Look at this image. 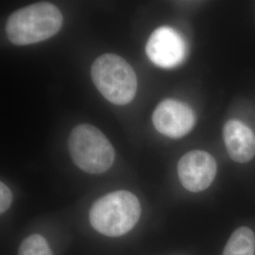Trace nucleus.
<instances>
[{"mask_svg": "<svg viewBox=\"0 0 255 255\" xmlns=\"http://www.w3.org/2000/svg\"><path fill=\"white\" fill-rule=\"evenodd\" d=\"M63 20L61 10L53 4L35 3L14 11L9 16L6 33L13 45H32L57 34Z\"/></svg>", "mask_w": 255, "mask_h": 255, "instance_id": "nucleus-1", "label": "nucleus"}, {"mask_svg": "<svg viewBox=\"0 0 255 255\" xmlns=\"http://www.w3.org/2000/svg\"><path fill=\"white\" fill-rule=\"evenodd\" d=\"M141 216V205L130 192H112L95 201L89 212L92 227L110 237L124 236L136 225Z\"/></svg>", "mask_w": 255, "mask_h": 255, "instance_id": "nucleus-2", "label": "nucleus"}, {"mask_svg": "<svg viewBox=\"0 0 255 255\" xmlns=\"http://www.w3.org/2000/svg\"><path fill=\"white\" fill-rule=\"evenodd\" d=\"M93 82L107 101L125 105L135 97L137 77L133 68L116 54L100 56L92 65Z\"/></svg>", "mask_w": 255, "mask_h": 255, "instance_id": "nucleus-3", "label": "nucleus"}, {"mask_svg": "<svg viewBox=\"0 0 255 255\" xmlns=\"http://www.w3.org/2000/svg\"><path fill=\"white\" fill-rule=\"evenodd\" d=\"M68 148L75 164L90 174H102L115 162L116 152L108 138L98 128L81 124L74 128Z\"/></svg>", "mask_w": 255, "mask_h": 255, "instance_id": "nucleus-4", "label": "nucleus"}, {"mask_svg": "<svg viewBox=\"0 0 255 255\" xmlns=\"http://www.w3.org/2000/svg\"><path fill=\"white\" fill-rule=\"evenodd\" d=\"M215 158L203 150H192L178 163V175L182 186L188 191L201 192L208 188L217 175Z\"/></svg>", "mask_w": 255, "mask_h": 255, "instance_id": "nucleus-5", "label": "nucleus"}, {"mask_svg": "<svg viewBox=\"0 0 255 255\" xmlns=\"http://www.w3.org/2000/svg\"><path fill=\"white\" fill-rule=\"evenodd\" d=\"M154 127L162 134L172 138L186 135L195 126L196 118L190 107L181 101L165 100L152 115Z\"/></svg>", "mask_w": 255, "mask_h": 255, "instance_id": "nucleus-6", "label": "nucleus"}, {"mask_svg": "<svg viewBox=\"0 0 255 255\" xmlns=\"http://www.w3.org/2000/svg\"><path fill=\"white\" fill-rule=\"evenodd\" d=\"M146 52L153 64L170 68L184 59L186 46L182 36L173 28L161 27L155 29L148 38Z\"/></svg>", "mask_w": 255, "mask_h": 255, "instance_id": "nucleus-7", "label": "nucleus"}, {"mask_svg": "<svg viewBox=\"0 0 255 255\" xmlns=\"http://www.w3.org/2000/svg\"><path fill=\"white\" fill-rule=\"evenodd\" d=\"M223 138L230 157L237 163H248L255 156V136L242 122L233 119L223 128Z\"/></svg>", "mask_w": 255, "mask_h": 255, "instance_id": "nucleus-8", "label": "nucleus"}, {"mask_svg": "<svg viewBox=\"0 0 255 255\" xmlns=\"http://www.w3.org/2000/svg\"><path fill=\"white\" fill-rule=\"evenodd\" d=\"M223 255H255V233L248 227L236 230L226 244Z\"/></svg>", "mask_w": 255, "mask_h": 255, "instance_id": "nucleus-9", "label": "nucleus"}, {"mask_svg": "<svg viewBox=\"0 0 255 255\" xmlns=\"http://www.w3.org/2000/svg\"><path fill=\"white\" fill-rule=\"evenodd\" d=\"M18 255H53V253L44 237L31 235L21 243Z\"/></svg>", "mask_w": 255, "mask_h": 255, "instance_id": "nucleus-10", "label": "nucleus"}, {"mask_svg": "<svg viewBox=\"0 0 255 255\" xmlns=\"http://www.w3.org/2000/svg\"><path fill=\"white\" fill-rule=\"evenodd\" d=\"M12 201V195L9 187L4 183L0 182V213L3 214L9 209Z\"/></svg>", "mask_w": 255, "mask_h": 255, "instance_id": "nucleus-11", "label": "nucleus"}]
</instances>
